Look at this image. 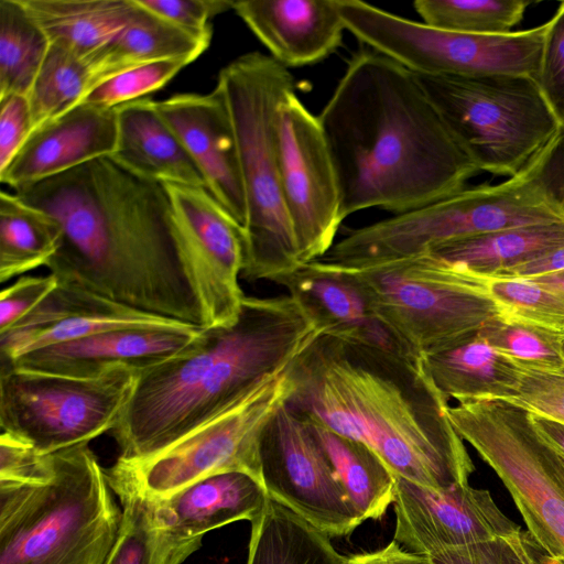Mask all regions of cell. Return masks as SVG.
Here are the masks:
<instances>
[{"mask_svg": "<svg viewBox=\"0 0 564 564\" xmlns=\"http://www.w3.org/2000/svg\"><path fill=\"white\" fill-rule=\"evenodd\" d=\"M13 191L61 227L46 265L58 283L198 329L238 317L243 300L188 243L163 183L104 156Z\"/></svg>", "mask_w": 564, "mask_h": 564, "instance_id": "6da1fadb", "label": "cell"}, {"mask_svg": "<svg viewBox=\"0 0 564 564\" xmlns=\"http://www.w3.org/2000/svg\"><path fill=\"white\" fill-rule=\"evenodd\" d=\"M317 118L344 219L372 207L410 212L460 192L480 172L416 75L368 46L348 61Z\"/></svg>", "mask_w": 564, "mask_h": 564, "instance_id": "7a4b0ae2", "label": "cell"}, {"mask_svg": "<svg viewBox=\"0 0 564 564\" xmlns=\"http://www.w3.org/2000/svg\"><path fill=\"white\" fill-rule=\"evenodd\" d=\"M292 371L286 404L362 443L395 477L435 489L468 484L475 466L422 358L322 334Z\"/></svg>", "mask_w": 564, "mask_h": 564, "instance_id": "3957f363", "label": "cell"}, {"mask_svg": "<svg viewBox=\"0 0 564 564\" xmlns=\"http://www.w3.org/2000/svg\"><path fill=\"white\" fill-rule=\"evenodd\" d=\"M323 332L290 294L245 296L236 321L202 329L193 343L138 373L110 432L120 459L160 454L293 361Z\"/></svg>", "mask_w": 564, "mask_h": 564, "instance_id": "277c9868", "label": "cell"}, {"mask_svg": "<svg viewBox=\"0 0 564 564\" xmlns=\"http://www.w3.org/2000/svg\"><path fill=\"white\" fill-rule=\"evenodd\" d=\"M215 87L234 127L247 204L241 275L275 282L302 265L282 194L278 135L294 78L271 56L250 52L223 67Z\"/></svg>", "mask_w": 564, "mask_h": 564, "instance_id": "5b68a950", "label": "cell"}, {"mask_svg": "<svg viewBox=\"0 0 564 564\" xmlns=\"http://www.w3.org/2000/svg\"><path fill=\"white\" fill-rule=\"evenodd\" d=\"M54 454L44 484L0 481V564H105L121 511L88 444Z\"/></svg>", "mask_w": 564, "mask_h": 564, "instance_id": "8992f818", "label": "cell"}, {"mask_svg": "<svg viewBox=\"0 0 564 564\" xmlns=\"http://www.w3.org/2000/svg\"><path fill=\"white\" fill-rule=\"evenodd\" d=\"M335 268L355 282L391 334L422 359L470 339L502 315L480 275L433 252Z\"/></svg>", "mask_w": 564, "mask_h": 564, "instance_id": "52a82bcc", "label": "cell"}, {"mask_svg": "<svg viewBox=\"0 0 564 564\" xmlns=\"http://www.w3.org/2000/svg\"><path fill=\"white\" fill-rule=\"evenodd\" d=\"M415 75L479 171L511 177L562 130L529 76Z\"/></svg>", "mask_w": 564, "mask_h": 564, "instance_id": "ba28073f", "label": "cell"}, {"mask_svg": "<svg viewBox=\"0 0 564 564\" xmlns=\"http://www.w3.org/2000/svg\"><path fill=\"white\" fill-rule=\"evenodd\" d=\"M447 413L508 489L531 538L564 560V456L541 437L530 412L506 400H473Z\"/></svg>", "mask_w": 564, "mask_h": 564, "instance_id": "9c48e42d", "label": "cell"}, {"mask_svg": "<svg viewBox=\"0 0 564 564\" xmlns=\"http://www.w3.org/2000/svg\"><path fill=\"white\" fill-rule=\"evenodd\" d=\"M347 31L414 74L476 77L520 75L535 80L546 23L506 34L441 30L360 0H338Z\"/></svg>", "mask_w": 564, "mask_h": 564, "instance_id": "30bf717a", "label": "cell"}, {"mask_svg": "<svg viewBox=\"0 0 564 564\" xmlns=\"http://www.w3.org/2000/svg\"><path fill=\"white\" fill-rule=\"evenodd\" d=\"M140 371L94 378L0 366V427L42 454L89 444L119 421Z\"/></svg>", "mask_w": 564, "mask_h": 564, "instance_id": "8fae6325", "label": "cell"}, {"mask_svg": "<svg viewBox=\"0 0 564 564\" xmlns=\"http://www.w3.org/2000/svg\"><path fill=\"white\" fill-rule=\"evenodd\" d=\"M292 364L264 377L160 454L140 463L124 460L141 488L153 497L165 498L199 479L226 471H245L260 481L261 436L294 391Z\"/></svg>", "mask_w": 564, "mask_h": 564, "instance_id": "7c38bea8", "label": "cell"}, {"mask_svg": "<svg viewBox=\"0 0 564 564\" xmlns=\"http://www.w3.org/2000/svg\"><path fill=\"white\" fill-rule=\"evenodd\" d=\"M259 459L269 498L329 538L347 536L364 522L308 422L286 403L262 433Z\"/></svg>", "mask_w": 564, "mask_h": 564, "instance_id": "4fadbf2b", "label": "cell"}, {"mask_svg": "<svg viewBox=\"0 0 564 564\" xmlns=\"http://www.w3.org/2000/svg\"><path fill=\"white\" fill-rule=\"evenodd\" d=\"M278 135L283 199L304 264L335 243L344 220L338 177L319 120L295 91L280 106Z\"/></svg>", "mask_w": 564, "mask_h": 564, "instance_id": "5bb4252c", "label": "cell"}, {"mask_svg": "<svg viewBox=\"0 0 564 564\" xmlns=\"http://www.w3.org/2000/svg\"><path fill=\"white\" fill-rule=\"evenodd\" d=\"M393 507V540L405 550L429 557L446 549L521 531L488 490L469 484L435 489L397 477Z\"/></svg>", "mask_w": 564, "mask_h": 564, "instance_id": "9a60e30c", "label": "cell"}, {"mask_svg": "<svg viewBox=\"0 0 564 564\" xmlns=\"http://www.w3.org/2000/svg\"><path fill=\"white\" fill-rule=\"evenodd\" d=\"M150 497L164 564H182L212 530L240 520L251 522L270 499L261 482L245 471L215 474L169 497Z\"/></svg>", "mask_w": 564, "mask_h": 564, "instance_id": "2e32d148", "label": "cell"}, {"mask_svg": "<svg viewBox=\"0 0 564 564\" xmlns=\"http://www.w3.org/2000/svg\"><path fill=\"white\" fill-rule=\"evenodd\" d=\"M154 107L198 167L209 193L245 230L247 204L238 148L219 90L176 94L154 101Z\"/></svg>", "mask_w": 564, "mask_h": 564, "instance_id": "e0dca14e", "label": "cell"}, {"mask_svg": "<svg viewBox=\"0 0 564 564\" xmlns=\"http://www.w3.org/2000/svg\"><path fill=\"white\" fill-rule=\"evenodd\" d=\"M200 330L116 329L40 348L4 366L75 378L118 369L142 371L184 350Z\"/></svg>", "mask_w": 564, "mask_h": 564, "instance_id": "ac0fdd59", "label": "cell"}, {"mask_svg": "<svg viewBox=\"0 0 564 564\" xmlns=\"http://www.w3.org/2000/svg\"><path fill=\"white\" fill-rule=\"evenodd\" d=\"M117 111L79 104L35 128L0 181L12 189L58 175L99 158L117 145Z\"/></svg>", "mask_w": 564, "mask_h": 564, "instance_id": "d6986e66", "label": "cell"}, {"mask_svg": "<svg viewBox=\"0 0 564 564\" xmlns=\"http://www.w3.org/2000/svg\"><path fill=\"white\" fill-rule=\"evenodd\" d=\"M232 10L286 68L327 58L346 31L338 0H237Z\"/></svg>", "mask_w": 564, "mask_h": 564, "instance_id": "ffe728a7", "label": "cell"}, {"mask_svg": "<svg viewBox=\"0 0 564 564\" xmlns=\"http://www.w3.org/2000/svg\"><path fill=\"white\" fill-rule=\"evenodd\" d=\"M274 283L286 288L324 335L392 354L417 357L391 334L373 313L359 288L340 269L314 260Z\"/></svg>", "mask_w": 564, "mask_h": 564, "instance_id": "44dd1931", "label": "cell"}, {"mask_svg": "<svg viewBox=\"0 0 564 564\" xmlns=\"http://www.w3.org/2000/svg\"><path fill=\"white\" fill-rule=\"evenodd\" d=\"M175 223L188 243L210 269L226 291L237 300L245 253L243 228L204 186L163 183Z\"/></svg>", "mask_w": 564, "mask_h": 564, "instance_id": "7402d4cb", "label": "cell"}, {"mask_svg": "<svg viewBox=\"0 0 564 564\" xmlns=\"http://www.w3.org/2000/svg\"><path fill=\"white\" fill-rule=\"evenodd\" d=\"M116 111L118 134L111 158L119 165L150 181L206 187L188 152L158 113L154 100L137 99Z\"/></svg>", "mask_w": 564, "mask_h": 564, "instance_id": "603a6c76", "label": "cell"}, {"mask_svg": "<svg viewBox=\"0 0 564 564\" xmlns=\"http://www.w3.org/2000/svg\"><path fill=\"white\" fill-rule=\"evenodd\" d=\"M133 1L135 8L128 23L86 59L90 70L89 91L108 78L143 64L183 56L196 59L209 46L212 39L191 34Z\"/></svg>", "mask_w": 564, "mask_h": 564, "instance_id": "cb8c5ba5", "label": "cell"}, {"mask_svg": "<svg viewBox=\"0 0 564 564\" xmlns=\"http://www.w3.org/2000/svg\"><path fill=\"white\" fill-rule=\"evenodd\" d=\"M442 394L460 402L508 400L517 394L523 370L492 348L479 334L423 358Z\"/></svg>", "mask_w": 564, "mask_h": 564, "instance_id": "d4e9b609", "label": "cell"}, {"mask_svg": "<svg viewBox=\"0 0 564 564\" xmlns=\"http://www.w3.org/2000/svg\"><path fill=\"white\" fill-rule=\"evenodd\" d=\"M126 328L198 329L94 295L85 307L56 324L0 334V366L10 365L40 348Z\"/></svg>", "mask_w": 564, "mask_h": 564, "instance_id": "484cf974", "label": "cell"}, {"mask_svg": "<svg viewBox=\"0 0 564 564\" xmlns=\"http://www.w3.org/2000/svg\"><path fill=\"white\" fill-rule=\"evenodd\" d=\"M50 43L89 58L129 21L133 0H21Z\"/></svg>", "mask_w": 564, "mask_h": 564, "instance_id": "4316f807", "label": "cell"}, {"mask_svg": "<svg viewBox=\"0 0 564 564\" xmlns=\"http://www.w3.org/2000/svg\"><path fill=\"white\" fill-rule=\"evenodd\" d=\"M564 246V221L517 227L442 245L431 252L480 276H494Z\"/></svg>", "mask_w": 564, "mask_h": 564, "instance_id": "83f0119b", "label": "cell"}, {"mask_svg": "<svg viewBox=\"0 0 564 564\" xmlns=\"http://www.w3.org/2000/svg\"><path fill=\"white\" fill-rule=\"evenodd\" d=\"M306 421L362 521L381 519L394 501L393 473L362 443Z\"/></svg>", "mask_w": 564, "mask_h": 564, "instance_id": "f1b7e54d", "label": "cell"}, {"mask_svg": "<svg viewBox=\"0 0 564 564\" xmlns=\"http://www.w3.org/2000/svg\"><path fill=\"white\" fill-rule=\"evenodd\" d=\"M246 564H338L330 538L269 499L251 522Z\"/></svg>", "mask_w": 564, "mask_h": 564, "instance_id": "f546056e", "label": "cell"}, {"mask_svg": "<svg viewBox=\"0 0 564 564\" xmlns=\"http://www.w3.org/2000/svg\"><path fill=\"white\" fill-rule=\"evenodd\" d=\"M61 241V227L47 213L15 193L0 194V282L47 265Z\"/></svg>", "mask_w": 564, "mask_h": 564, "instance_id": "4dcf8cb0", "label": "cell"}, {"mask_svg": "<svg viewBox=\"0 0 564 564\" xmlns=\"http://www.w3.org/2000/svg\"><path fill=\"white\" fill-rule=\"evenodd\" d=\"M105 473L123 508L119 532L105 564H164L150 495L120 458Z\"/></svg>", "mask_w": 564, "mask_h": 564, "instance_id": "1f68e13d", "label": "cell"}, {"mask_svg": "<svg viewBox=\"0 0 564 564\" xmlns=\"http://www.w3.org/2000/svg\"><path fill=\"white\" fill-rule=\"evenodd\" d=\"M48 47L21 0H0V99L29 96Z\"/></svg>", "mask_w": 564, "mask_h": 564, "instance_id": "d6a6232c", "label": "cell"}, {"mask_svg": "<svg viewBox=\"0 0 564 564\" xmlns=\"http://www.w3.org/2000/svg\"><path fill=\"white\" fill-rule=\"evenodd\" d=\"M89 88L87 61L65 45L50 43L28 96L33 130L79 105Z\"/></svg>", "mask_w": 564, "mask_h": 564, "instance_id": "836d02e7", "label": "cell"}, {"mask_svg": "<svg viewBox=\"0 0 564 564\" xmlns=\"http://www.w3.org/2000/svg\"><path fill=\"white\" fill-rule=\"evenodd\" d=\"M530 6L523 0H416L415 12L432 28L469 34H506Z\"/></svg>", "mask_w": 564, "mask_h": 564, "instance_id": "e575fe53", "label": "cell"}, {"mask_svg": "<svg viewBox=\"0 0 564 564\" xmlns=\"http://www.w3.org/2000/svg\"><path fill=\"white\" fill-rule=\"evenodd\" d=\"M479 335L520 368L541 372L564 371V334L499 316Z\"/></svg>", "mask_w": 564, "mask_h": 564, "instance_id": "d590c367", "label": "cell"}, {"mask_svg": "<svg viewBox=\"0 0 564 564\" xmlns=\"http://www.w3.org/2000/svg\"><path fill=\"white\" fill-rule=\"evenodd\" d=\"M503 316L564 334V295L532 279L481 276Z\"/></svg>", "mask_w": 564, "mask_h": 564, "instance_id": "8d00e7d4", "label": "cell"}, {"mask_svg": "<svg viewBox=\"0 0 564 564\" xmlns=\"http://www.w3.org/2000/svg\"><path fill=\"white\" fill-rule=\"evenodd\" d=\"M193 57L165 58L137 66L98 84L80 104L112 109L141 99L167 84Z\"/></svg>", "mask_w": 564, "mask_h": 564, "instance_id": "74e56055", "label": "cell"}, {"mask_svg": "<svg viewBox=\"0 0 564 564\" xmlns=\"http://www.w3.org/2000/svg\"><path fill=\"white\" fill-rule=\"evenodd\" d=\"M535 82L549 108L564 130V1L546 22L541 63Z\"/></svg>", "mask_w": 564, "mask_h": 564, "instance_id": "f35d334b", "label": "cell"}, {"mask_svg": "<svg viewBox=\"0 0 564 564\" xmlns=\"http://www.w3.org/2000/svg\"><path fill=\"white\" fill-rule=\"evenodd\" d=\"M55 475L54 454H42L31 444L1 431L0 481L44 484Z\"/></svg>", "mask_w": 564, "mask_h": 564, "instance_id": "ab89813d", "label": "cell"}, {"mask_svg": "<svg viewBox=\"0 0 564 564\" xmlns=\"http://www.w3.org/2000/svg\"><path fill=\"white\" fill-rule=\"evenodd\" d=\"M430 558L434 564H535L522 530L480 543L446 549Z\"/></svg>", "mask_w": 564, "mask_h": 564, "instance_id": "60d3db41", "label": "cell"}, {"mask_svg": "<svg viewBox=\"0 0 564 564\" xmlns=\"http://www.w3.org/2000/svg\"><path fill=\"white\" fill-rule=\"evenodd\" d=\"M139 6L177 28L200 37L212 39L209 22L214 17L232 10L230 0H135Z\"/></svg>", "mask_w": 564, "mask_h": 564, "instance_id": "b9f144b4", "label": "cell"}, {"mask_svg": "<svg viewBox=\"0 0 564 564\" xmlns=\"http://www.w3.org/2000/svg\"><path fill=\"white\" fill-rule=\"evenodd\" d=\"M523 370L516 395L506 400L529 412L564 422V371L541 372Z\"/></svg>", "mask_w": 564, "mask_h": 564, "instance_id": "7bdbcfd3", "label": "cell"}, {"mask_svg": "<svg viewBox=\"0 0 564 564\" xmlns=\"http://www.w3.org/2000/svg\"><path fill=\"white\" fill-rule=\"evenodd\" d=\"M57 284V279L48 273L44 276H21L3 288L0 293V334L33 311Z\"/></svg>", "mask_w": 564, "mask_h": 564, "instance_id": "ee69618b", "label": "cell"}, {"mask_svg": "<svg viewBox=\"0 0 564 564\" xmlns=\"http://www.w3.org/2000/svg\"><path fill=\"white\" fill-rule=\"evenodd\" d=\"M33 131L28 96L9 95L0 99V173L12 162Z\"/></svg>", "mask_w": 564, "mask_h": 564, "instance_id": "f6af8a7d", "label": "cell"}, {"mask_svg": "<svg viewBox=\"0 0 564 564\" xmlns=\"http://www.w3.org/2000/svg\"><path fill=\"white\" fill-rule=\"evenodd\" d=\"M338 564H434V562L429 556L405 550L392 540L379 550L343 556Z\"/></svg>", "mask_w": 564, "mask_h": 564, "instance_id": "bcb514c9", "label": "cell"}, {"mask_svg": "<svg viewBox=\"0 0 564 564\" xmlns=\"http://www.w3.org/2000/svg\"><path fill=\"white\" fill-rule=\"evenodd\" d=\"M560 272H564V246L494 276L534 279Z\"/></svg>", "mask_w": 564, "mask_h": 564, "instance_id": "7dc6e473", "label": "cell"}, {"mask_svg": "<svg viewBox=\"0 0 564 564\" xmlns=\"http://www.w3.org/2000/svg\"><path fill=\"white\" fill-rule=\"evenodd\" d=\"M530 415L541 437L564 456V422L532 412Z\"/></svg>", "mask_w": 564, "mask_h": 564, "instance_id": "c3c4849f", "label": "cell"}, {"mask_svg": "<svg viewBox=\"0 0 564 564\" xmlns=\"http://www.w3.org/2000/svg\"><path fill=\"white\" fill-rule=\"evenodd\" d=\"M524 539L535 564H564L563 558L549 554L528 532H524Z\"/></svg>", "mask_w": 564, "mask_h": 564, "instance_id": "681fc988", "label": "cell"}, {"mask_svg": "<svg viewBox=\"0 0 564 564\" xmlns=\"http://www.w3.org/2000/svg\"><path fill=\"white\" fill-rule=\"evenodd\" d=\"M552 290H555L564 295V272L544 275L532 279Z\"/></svg>", "mask_w": 564, "mask_h": 564, "instance_id": "f907efd6", "label": "cell"}, {"mask_svg": "<svg viewBox=\"0 0 564 564\" xmlns=\"http://www.w3.org/2000/svg\"><path fill=\"white\" fill-rule=\"evenodd\" d=\"M562 207H563V210H564V195H563V200H562Z\"/></svg>", "mask_w": 564, "mask_h": 564, "instance_id": "816d5d0a", "label": "cell"}]
</instances>
